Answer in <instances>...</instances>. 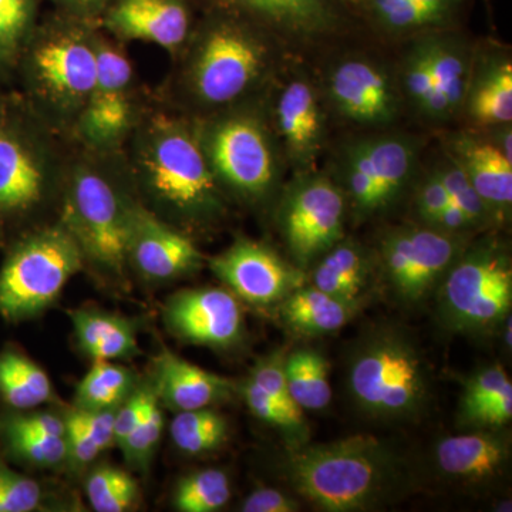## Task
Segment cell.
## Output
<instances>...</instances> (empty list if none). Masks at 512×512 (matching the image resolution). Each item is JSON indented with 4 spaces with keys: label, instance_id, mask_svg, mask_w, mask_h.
<instances>
[{
    "label": "cell",
    "instance_id": "6da1fadb",
    "mask_svg": "<svg viewBox=\"0 0 512 512\" xmlns=\"http://www.w3.org/2000/svg\"><path fill=\"white\" fill-rule=\"evenodd\" d=\"M124 157L134 188L150 202L144 205L168 224L200 227L224 214L221 184L205 156L200 131L183 116L144 109Z\"/></svg>",
    "mask_w": 512,
    "mask_h": 512
},
{
    "label": "cell",
    "instance_id": "7a4b0ae2",
    "mask_svg": "<svg viewBox=\"0 0 512 512\" xmlns=\"http://www.w3.org/2000/svg\"><path fill=\"white\" fill-rule=\"evenodd\" d=\"M282 471L296 493L322 511H370L404 494L410 481L402 454L377 437L357 434L286 453Z\"/></svg>",
    "mask_w": 512,
    "mask_h": 512
},
{
    "label": "cell",
    "instance_id": "3957f363",
    "mask_svg": "<svg viewBox=\"0 0 512 512\" xmlns=\"http://www.w3.org/2000/svg\"><path fill=\"white\" fill-rule=\"evenodd\" d=\"M133 180L123 153L80 148L70 157L60 195V218L76 239L84 264L111 279L123 278L133 231Z\"/></svg>",
    "mask_w": 512,
    "mask_h": 512
},
{
    "label": "cell",
    "instance_id": "277c9868",
    "mask_svg": "<svg viewBox=\"0 0 512 512\" xmlns=\"http://www.w3.org/2000/svg\"><path fill=\"white\" fill-rule=\"evenodd\" d=\"M99 26L56 12L37 23L16 73L22 96L47 126L72 137L97 73Z\"/></svg>",
    "mask_w": 512,
    "mask_h": 512
},
{
    "label": "cell",
    "instance_id": "5b68a950",
    "mask_svg": "<svg viewBox=\"0 0 512 512\" xmlns=\"http://www.w3.org/2000/svg\"><path fill=\"white\" fill-rule=\"evenodd\" d=\"M22 93H0V244L62 195L70 157Z\"/></svg>",
    "mask_w": 512,
    "mask_h": 512
},
{
    "label": "cell",
    "instance_id": "8992f818",
    "mask_svg": "<svg viewBox=\"0 0 512 512\" xmlns=\"http://www.w3.org/2000/svg\"><path fill=\"white\" fill-rule=\"evenodd\" d=\"M346 373L350 399L369 419L416 420L429 407V366L403 330L386 326L363 336Z\"/></svg>",
    "mask_w": 512,
    "mask_h": 512
},
{
    "label": "cell",
    "instance_id": "52a82bcc",
    "mask_svg": "<svg viewBox=\"0 0 512 512\" xmlns=\"http://www.w3.org/2000/svg\"><path fill=\"white\" fill-rule=\"evenodd\" d=\"M84 265L82 249L62 221L23 232L0 266V316L19 323L42 315Z\"/></svg>",
    "mask_w": 512,
    "mask_h": 512
},
{
    "label": "cell",
    "instance_id": "ba28073f",
    "mask_svg": "<svg viewBox=\"0 0 512 512\" xmlns=\"http://www.w3.org/2000/svg\"><path fill=\"white\" fill-rule=\"evenodd\" d=\"M439 315L451 332L487 335L511 315L512 266L495 239L464 249L439 289Z\"/></svg>",
    "mask_w": 512,
    "mask_h": 512
},
{
    "label": "cell",
    "instance_id": "9c48e42d",
    "mask_svg": "<svg viewBox=\"0 0 512 512\" xmlns=\"http://www.w3.org/2000/svg\"><path fill=\"white\" fill-rule=\"evenodd\" d=\"M264 69L265 47L254 32L235 20H212L192 43L181 86L200 106H228L255 86Z\"/></svg>",
    "mask_w": 512,
    "mask_h": 512
},
{
    "label": "cell",
    "instance_id": "30bf717a",
    "mask_svg": "<svg viewBox=\"0 0 512 512\" xmlns=\"http://www.w3.org/2000/svg\"><path fill=\"white\" fill-rule=\"evenodd\" d=\"M120 43L99 28L96 82L72 131L80 148L92 153H123L144 111L133 64Z\"/></svg>",
    "mask_w": 512,
    "mask_h": 512
},
{
    "label": "cell",
    "instance_id": "8fae6325",
    "mask_svg": "<svg viewBox=\"0 0 512 512\" xmlns=\"http://www.w3.org/2000/svg\"><path fill=\"white\" fill-rule=\"evenodd\" d=\"M463 234L430 225L390 231L380 242V269L393 295L417 305L439 286L466 249Z\"/></svg>",
    "mask_w": 512,
    "mask_h": 512
},
{
    "label": "cell",
    "instance_id": "7c38bea8",
    "mask_svg": "<svg viewBox=\"0 0 512 512\" xmlns=\"http://www.w3.org/2000/svg\"><path fill=\"white\" fill-rule=\"evenodd\" d=\"M198 131L221 185L247 200H259L271 190L274 153L261 121L251 114H231L198 127Z\"/></svg>",
    "mask_w": 512,
    "mask_h": 512
},
{
    "label": "cell",
    "instance_id": "4fadbf2b",
    "mask_svg": "<svg viewBox=\"0 0 512 512\" xmlns=\"http://www.w3.org/2000/svg\"><path fill=\"white\" fill-rule=\"evenodd\" d=\"M345 198L325 177L296 184L281 210L282 234L295 265L308 268L343 239Z\"/></svg>",
    "mask_w": 512,
    "mask_h": 512
},
{
    "label": "cell",
    "instance_id": "5bb4252c",
    "mask_svg": "<svg viewBox=\"0 0 512 512\" xmlns=\"http://www.w3.org/2000/svg\"><path fill=\"white\" fill-rule=\"evenodd\" d=\"M208 264L239 301L256 308L279 305L305 285L303 269L254 239H237L221 254L212 256Z\"/></svg>",
    "mask_w": 512,
    "mask_h": 512
},
{
    "label": "cell",
    "instance_id": "9a60e30c",
    "mask_svg": "<svg viewBox=\"0 0 512 512\" xmlns=\"http://www.w3.org/2000/svg\"><path fill=\"white\" fill-rule=\"evenodd\" d=\"M163 319L171 335L191 345L229 349L244 338V312L229 289L205 286L174 293L165 302Z\"/></svg>",
    "mask_w": 512,
    "mask_h": 512
},
{
    "label": "cell",
    "instance_id": "2e32d148",
    "mask_svg": "<svg viewBox=\"0 0 512 512\" xmlns=\"http://www.w3.org/2000/svg\"><path fill=\"white\" fill-rule=\"evenodd\" d=\"M204 255L183 229L168 224L138 200L133 217L128 266L153 284L194 274Z\"/></svg>",
    "mask_w": 512,
    "mask_h": 512
},
{
    "label": "cell",
    "instance_id": "e0dca14e",
    "mask_svg": "<svg viewBox=\"0 0 512 512\" xmlns=\"http://www.w3.org/2000/svg\"><path fill=\"white\" fill-rule=\"evenodd\" d=\"M99 28L120 42L153 43L177 55L190 40L192 19L185 0H113Z\"/></svg>",
    "mask_w": 512,
    "mask_h": 512
},
{
    "label": "cell",
    "instance_id": "ac0fdd59",
    "mask_svg": "<svg viewBox=\"0 0 512 512\" xmlns=\"http://www.w3.org/2000/svg\"><path fill=\"white\" fill-rule=\"evenodd\" d=\"M153 369L151 384L158 400L175 413L207 409L234 393V384L227 377L192 365L168 349L158 353Z\"/></svg>",
    "mask_w": 512,
    "mask_h": 512
},
{
    "label": "cell",
    "instance_id": "d6986e66",
    "mask_svg": "<svg viewBox=\"0 0 512 512\" xmlns=\"http://www.w3.org/2000/svg\"><path fill=\"white\" fill-rule=\"evenodd\" d=\"M330 96L348 119L367 124L389 123L396 116L397 99L382 70L363 60L340 64L330 76Z\"/></svg>",
    "mask_w": 512,
    "mask_h": 512
},
{
    "label": "cell",
    "instance_id": "ffe728a7",
    "mask_svg": "<svg viewBox=\"0 0 512 512\" xmlns=\"http://www.w3.org/2000/svg\"><path fill=\"white\" fill-rule=\"evenodd\" d=\"M510 454L507 437L495 429L446 437L434 450L437 467L444 476L473 483L503 473Z\"/></svg>",
    "mask_w": 512,
    "mask_h": 512
},
{
    "label": "cell",
    "instance_id": "44dd1931",
    "mask_svg": "<svg viewBox=\"0 0 512 512\" xmlns=\"http://www.w3.org/2000/svg\"><path fill=\"white\" fill-rule=\"evenodd\" d=\"M451 158L466 173L495 217H507L512 205V160L491 141L461 136L451 146Z\"/></svg>",
    "mask_w": 512,
    "mask_h": 512
},
{
    "label": "cell",
    "instance_id": "7402d4cb",
    "mask_svg": "<svg viewBox=\"0 0 512 512\" xmlns=\"http://www.w3.org/2000/svg\"><path fill=\"white\" fill-rule=\"evenodd\" d=\"M73 336L84 355L96 360H130L140 353L136 323L99 308H79L69 312Z\"/></svg>",
    "mask_w": 512,
    "mask_h": 512
},
{
    "label": "cell",
    "instance_id": "603a6c76",
    "mask_svg": "<svg viewBox=\"0 0 512 512\" xmlns=\"http://www.w3.org/2000/svg\"><path fill=\"white\" fill-rule=\"evenodd\" d=\"M359 301H345L316 286H299L279 303L281 318L295 332L308 336L329 335L338 332L355 318L360 309Z\"/></svg>",
    "mask_w": 512,
    "mask_h": 512
},
{
    "label": "cell",
    "instance_id": "cb8c5ba5",
    "mask_svg": "<svg viewBox=\"0 0 512 512\" xmlns=\"http://www.w3.org/2000/svg\"><path fill=\"white\" fill-rule=\"evenodd\" d=\"M276 117L293 156L299 160L311 158L322 131V116L311 86L302 80L286 86L276 107Z\"/></svg>",
    "mask_w": 512,
    "mask_h": 512
},
{
    "label": "cell",
    "instance_id": "d4e9b609",
    "mask_svg": "<svg viewBox=\"0 0 512 512\" xmlns=\"http://www.w3.org/2000/svg\"><path fill=\"white\" fill-rule=\"evenodd\" d=\"M55 397L42 366L15 346L0 350V403L15 412L36 409Z\"/></svg>",
    "mask_w": 512,
    "mask_h": 512
},
{
    "label": "cell",
    "instance_id": "484cf974",
    "mask_svg": "<svg viewBox=\"0 0 512 512\" xmlns=\"http://www.w3.org/2000/svg\"><path fill=\"white\" fill-rule=\"evenodd\" d=\"M369 275L370 261L363 248L342 239L320 256L312 274V285L336 298L359 301Z\"/></svg>",
    "mask_w": 512,
    "mask_h": 512
},
{
    "label": "cell",
    "instance_id": "4316f807",
    "mask_svg": "<svg viewBox=\"0 0 512 512\" xmlns=\"http://www.w3.org/2000/svg\"><path fill=\"white\" fill-rule=\"evenodd\" d=\"M362 146L365 148L382 211L397 200L409 183L416 148L412 141L394 136L370 138L362 141Z\"/></svg>",
    "mask_w": 512,
    "mask_h": 512
},
{
    "label": "cell",
    "instance_id": "83f0119b",
    "mask_svg": "<svg viewBox=\"0 0 512 512\" xmlns=\"http://www.w3.org/2000/svg\"><path fill=\"white\" fill-rule=\"evenodd\" d=\"M229 8L251 13L278 28L296 33L328 29L333 15L329 0H218Z\"/></svg>",
    "mask_w": 512,
    "mask_h": 512
},
{
    "label": "cell",
    "instance_id": "f1b7e54d",
    "mask_svg": "<svg viewBox=\"0 0 512 512\" xmlns=\"http://www.w3.org/2000/svg\"><path fill=\"white\" fill-rule=\"evenodd\" d=\"M471 119L481 126H501L512 120V64L495 60L468 86L466 103Z\"/></svg>",
    "mask_w": 512,
    "mask_h": 512
},
{
    "label": "cell",
    "instance_id": "f546056e",
    "mask_svg": "<svg viewBox=\"0 0 512 512\" xmlns=\"http://www.w3.org/2000/svg\"><path fill=\"white\" fill-rule=\"evenodd\" d=\"M329 363L315 349L293 350L284 359L286 386L301 410H323L332 400Z\"/></svg>",
    "mask_w": 512,
    "mask_h": 512
},
{
    "label": "cell",
    "instance_id": "4dcf8cb0",
    "mask_svg": "<svg viewBox=\"0 0 512 512\" xmlns=\"http://www.w3.org/2000/svg\"><path fill=\"white\" fill-rule=\"evenodd\" d=\"M431 72L437 93L446 99L451 114L464 103L470 86V63L461 43L450 37H429Z\"/></svg>",
    "mask_w": 512,
    "mask_h": 512
},
{
    "label": "cell",
    "instance_id": "1f68e13d",
    "mask_svg": "<svg viewBox=\"0 0 512 512\" xmlns=\"http://www.w3.org/2000/svg\"><path fill=\"white\" fill-rule=\"evenodd\" d=\"M136 389L133 373L127 367L107 360H96L76 389V409H117Z\"/></svg>",
    "mask_w": 512,
    "mask_h": 512
},
{
    "label": "cell",
    "instance_id": "d6a6232c",
    "mask_svg": "<svg viewBox=\"0 0 512 512\" xmlns=\"http://www.w3.org/2000/svg\"><path fill=\"white\" fill-rule=\"evenodd\" d=\"M39 23V0H0V82L16 73Z\"/></svg>",
    "mask_w": 512,
    "mask_h": 512
},
{
    "label": "cell",
    "instance_id": "836d02e7",
    "mask_svg": "<svg viewBox=\"0 0 512 512\" xmlns=\"http://www.w3.org/2000/svg\"><path fill=\"white\" fill-rule=\"evenodd\" d=\"M174 446L188 456L217 450L228 439V423L220 413L207 409L177 413L170 424Z\"/></svg>",
    "mask_w": 512,
    "mask_h": 512
},
{
    "label": "cell",
    "instance_id": "e575fe53",
    "mask_svg": "<svg viewBox=\"0 0 512 512\" xmlns=\"http://www.w3.org/2000/svg\"><path fill=\"white\" fill-rule=\"evenodd\" d=\"M460 0H370L376 19L393 32H409L440 25Z\"/></svg>",
    "mask_w": 512,
    "mask_h": 512
},
{
    "label": "cell",
    "instance_id": "d590c367",
    "mask_svg": "<svg viewBox=\"0 0 512 512\" xmlns=\"http://www.w3.org/2000/svg\"><path fill=\"white\" fill-rule=\"evenodd\" d=\"M231 483L218 468L195 471L178 481L173 494V507L180 512H215L228 504Z\"/></svg>",
    "mask_w": 512,
    "mask_h": 512
},
{
    "label": "cell",
    "instance_id": "8d00e7d4",
    "mask_svg": "<svg viewBox=\"0 0 512 512\" xmlns=\"http://www.w3.org/2000/svg\"><path fill=\"white\" fill-rule=\"evenodd\" d=\"M0 436L9 456L33 467L53 468L67 460L66 436H49L0 421Z\"/></svg>",
    "mask_w": 512,
    "mask_h": 512
},
{
    "label": "cell",
    "instance_id": "74e56055",
    "mask_svg": "<svg viewBox=\"0 0 512 512\" xmlns=\"http://www.w3.org/2000/svg\"><path fill=\"white\" fill-rule=\"evenodd\" d=\"M87 500L97 512H126L136 507L137 481L119 467H97L86 481Z\"/></svg>",
    "mask_w": 512,
    "mask_h": 512
},
{
    "label": "cell",
    "instance_id": "f35d334b",
    "mask_svg": "<svg viewBox=\"0 0 512 512\" xmlns=\"http://www.w3.org/2000/svg\"><path fill=\"white\" fill-rule=\"evenodd\" d=\"M404 87L417 109L434 119L453 116L446 99L437 93L427 42L419 43L404 64Z\"/></svg>",
    "mask_w": 512,
    "mask_h": 512
},
{
    "label": "cell",
    "instance_id": "ab89813d",
    "mask_svg": "<svg viewBox=\"0 0 512 512\" xmlns=\"http://www.w3.org/2000/svg\"><path fill=\"white\" fill-rule=\"evenodd\" d=\"M441 184L446 188L451 204L456 205L466 215L471 227H484L487 222L495 220L493 212L481 200L480 195L470 183L463 168L450 158L448 163L434 170Z\"/></svg>",
    "mask_w": 512,
    "mask_h": 512
},
{
    "label": "cell",
    "instance_id": "60d3db41",
    "mask_svg": "<svg viewBox=\"0 0 512 512\" xmlns=\"http://www.w3.org/2000/svg\"><path fill=\"white\" fill-rule=\"evenodd\" d=\"M163 430V410H161V403L156 393V396L148 404L143 419L119 447L127 464L138 468V470H147L150 461L156 454Z\"/></svg>",
    "mask_w": 512,
    "mask_h": 512
},
{
    "label": "cell",
    "instance_id": "b9f144b4",
    "mask_svg": "<svg viewBox=\"0 0 512 512\" xmlns=\"http://www.w3.org/2000/svg\"><path fill=\"white\" fill-rule=\"evenodd\" d=\"M343 178L357 214L372 215L380 211L375 181L362 143L353 144L346 151Z\"/></svg>",
    "mask_w": 512,
    "mask_h": 512
},
{
    "label": "cell",
    "instance_id": "7bdbcfd3",
    "mask_svg": "<svg viewBox=\"0 0 512 512\" xmlns=\"http://www.w3.org/2000/svg\"><path fill=\"white\" fill-rule=\"evenodd\" d=\"M285 355L282 353H274V355L265 357L254 367L251 376L248 377L249 382L254 383L259 389L264 390L269 397L275 400L276 404L295 423L299 426H306L303 410L299 409L298 404L293 402L288 386H286L284 372Z\"/></svg>",
    "mask_w": 512,
    "mask_h": 512
},
{
    "label": "cell",
    "instance_id": "ee69618b",
    "mask_svg": "<svg viewBox=\"0 0 512 512\" xmlns=\"http://www.w3.org/2000/svg\"><path fill=\"white\" fill-rule=\"evenodd\" d=\"M458 419L464 426L500 429L512 419V384L500 392L476 402L460 403Z\"/></svg>",
    "mask_w": 512,
    "mask_h": 512
},
{
    "label": "cell",
    "instance_id": "f6af8a7d",
    "mask_svg": "<svg viewBox=\"0 0 512 512\" xmlns=\"http://www.w3.org/2000/svg\"><path fill=\"white\" fill-rule=\"evenodd\" d=\"M40 484L0 460V512H32L42 503Z\"/></svg>",
    "mask_w": 512,
    "mask_h": 512
},
{
    "label": "cell",
    "instance_id": "bcb514c9",
    "mask_svg": "<svg viewBox=\"0 0 512 512\" xmlns=\"http://www.w3.org/2000/svg\"><path fill=\"white\" fill-rule=\"evenodd\" d=\"M508 384H512L510 377L500 365H491L478 370L464 382L463 396L460 403L476 402L500 392Z\"/></svg>",
    "mask_w": 512,
    "mask_h": 512
},
{
    "label": "cell",
    "instance_id": "7dc6e473",
    "mask_svg": "<svg viewBox=\"0 0 512 512\" xmlns=\"http://www.w3.org/2000/svg\"><path fill=\"white\" fill-rule=\"evenodd\" d=\"M66 421L67 460L74 466L82 468L92 464L103 451L94 443L82 424L70 412L64 417Z\"/></svg>",
    "mask_w": 512,
    "mask_h": 512
},
{
    "label": "cell",
    "instance_id": "c3c4849f",
    "mask_svg": "<svg viewBox=\"0 0 512 512\" xmlns=\"http://www.w3.org/2000/svg\"><path fill=\"white\" fill-rule=\"evenodd\" d=\"M448 204H450V197H448L446 188H444L439 177L433 171L421 183L419 192H417V214H419L420 220L424 222V225L434 227L437 218L440 217L441 212H443Z\"/></svg>",
    "mask_w": 512,
    "mask_h": 512
},
{
    "label": "cell",
    "instance_id": "681fc988",
    "mask_svg": "<svg viewBox=\"0 0 512 512\" xmlns=\"http://www.w3.org/2000/svg\"><path fill=\"white\" fill-rule=\"evenodd\" d=\"M114 412L113 410H80L74 409L73 416L89 433L101 451L114 444Z\"/></svg>",
    "mask_w": 512,
    "mask_h": 512
},
{
    "label": "cell",
    "instance_id": "f907efd6",
    "mask_svg": "<svg viewBox=\"0 0 512 512\" xmlns=\"http://www.w3.org/2000/svg\"><path fill=\"white\" fill-rule=\"evenodd\" d=\"M301 510V504L275 488H258L252 491L241 504L244 512H296Z\"/></svg>",
    "mask_w": 512,
    "mask_h": 512
},
{
    "label": "cell",
    "instance_id": "816d5d0a",
    "mask_svg": "<svg viewBox=\"0 0 512 512\" xmlns=\"http://www.w3.org/2000/svg\"><path fill=\"white\" fill-rule=\"evenodd\" d=\"M56 12L99 26V20L113 0H50Z\"/></svg>",
    "mask_w": 512,
    "mask_h": 512
},
{
    "label": "cell",
    "instance_id": "f5cc1de1",
    "mask_svg": "<svg viewBox=\"0 0 512 512\" xmlns=\"http://www.w3.org/2000/svg\"><path fill=\"white\" fill-rule=\"evenodd\" d=\"M434 227L443 229V231L453 232V234H464V232L473 229L463 211L457 208L456 205L451 204V202L441 212Z\"/></svg>",
    "mask_w": 512,
    "mask_h": 512
},
{
    "label": "cell",
    "instance_id": "db71d44e",
    "mask_svg": "<svg viewBox=\"0 0 512 512\" xmlns=\"http://www.w3.org/2000/svg\"><path fill=\"white\" fill-rule=\"evenodd\" d=\"M503 339L505 348H511V315L503 322Z\"/></svg>",
    "mask_w": 512,
    "mask_h": 512
}]
</instances>
